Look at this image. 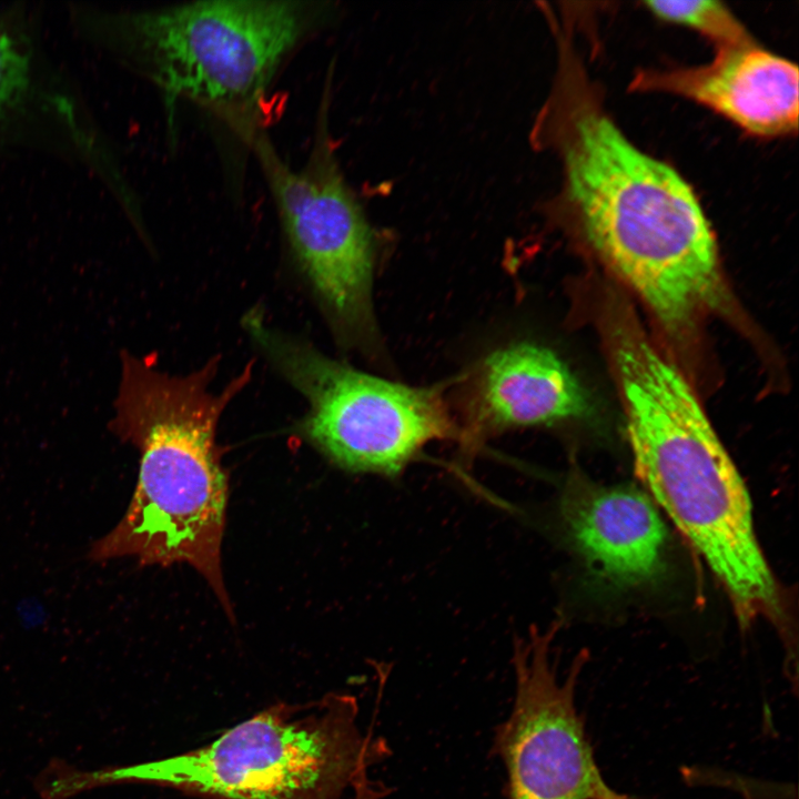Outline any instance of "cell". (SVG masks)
I'll return each instance as SVG.
<instances>
[{"instance_id": "obj_1", "label": "cell", "mask_w": 799, "mask_h": 799, "mask_svg": "<svg viewBox=\"0 0 799 799\" xmlns=\"http://www.w3.org/2000/svg\"><path fill=\"white\" fill-rule=\"evenodd\" d=\"M558 48L555 84L533 138L559 155L560 204L604 263L681 337L726 295L709 222L688 183L635 146L596 104L570 47Z\"/></svg>"}, {"instance_id": "obj_2", "label": "cell", "mask_w": 799, "mask_h": 799, "mask_svg": "<svg viewBox=\"0 0 799 799\" xmlns=\"http://www.w3.org/2000/svg\"><path fill=\"white\" fill-rule=\"evenodd\" d=\"M635 472L719 579L744 627L778 620V585L747 487L679 370L627 314L610 320Z\"/></svg>"}, {"instance_id": "obj_3", "label": "cell", "mask_w": 799, "mask_h": 799, "mask_svg": "<svg viewBox=\"0 0 799 799\" xmlns=\"http://www.w3.org/2000/svg\"><path fill=\"white\" fill-rule=\"evenodd\" d=\"M218 366L219 357H212L194 372L171 375L152 357L122 352L110 428L139 449V478L123 518L93 544L90 558L188 563L204 576L233 619L221 572L227 478L216 428L226 406L249 383L253 365L213 392Z\"/></svg>"}, {"instance_id": "obj_4", "label": "cell", "mask_w": 799, "mask_h": 799, "mask_svg": "<svg viewBox=\"0 0 799 799\" xmlns=\"http://www.w3.org/2000/svg\"><path fill=\"white\" fill-rule=\"evenodd\" d=\"M85 44L149 81L172 101L213 111L240 135L286 59L336 17L330 1L200 0L112 8L69 2Z\"/></svg>"}, {"instance_id": "obj_5", "label": "cell", "mask_w": 799, "mask_h": 799, "mask_svg": "<svg viewBox=\"0 0 799 799\" xmlns=\"http://www.w3.org/2000/svg\"><path fill=\"white\" fill-rule=\"evenodd\" d=\"M358 702L330 692L307 704H274L212 742L166 758L93 770L74 768L79 795L150 785L204 799H342L357 776L392 750L374 727L358 726Z\"/></svg>"}, {"instance_id": "obj_6", "label": "cell", "mask_w": 799, "mask_h": 799, "mask_svg": "<svg viewBox=\"0 0 799 799\" xmlns=\"http://www.w3.org/2000/svg\"><path fill=\"white\" fill-rule=\"evenodd\" d=\"M242 326L309 404L295 429L340 468L398 476L429 443L461 438L444 384L412 386L360 371L272 326L251 307Z\"/></svg>"}, {"instance_id": "obj_7", "label": "cell", "mask_w": 799, "mask_h": 799, "mask_svg": "<svg viewBox=\"0 0 799 799\" xmlns=\"http://www.w3.org/2000/svg\"><path fill=\"white\" fill-rule=\"evenodd\" d=\"M330 89L328 84L301 168L282 158L263 127L244 142L266 182L291 255L336 340L372 353L380 348L373 299L377 240L336 156Z\"/></svg>"}, {"instance_id": "obj_8", "label": "cell", "mask_w": 799, "mask_h": 799, "mask_svg": "<svg viewBox=\"0 0 799 799\" xmlns=\"http://www.w3.org/2000/svg\"><path fill=\"white\" fill-rule=\"evenodd\" d=\"M42 10L0 1V159L40 154L94 179L127 218L142 208L120 153L79 82L45 43Z\"/></svg>"}, {"instance_id": "obj_9", "label": "cell", "mask_w": 799, "mask_h": 799, "mask_svg": "<svg viewBox=\"0 0 799 799\" xmlns=\"http://www.w3.org/2000/svg\"><path fill=\"white\" fill-rule=\"evenodd\" d=\"M558 623L515 640V695L508 717L494 728L489 757L505 769L506 799H631L601 775L575 702L587 651L557 675L552 645Z\"/></svg>"}, {"instance_id": "obj_10", "label": "cell", "mask_w": 799, "mask_h": 799, "mask_svg": "<svg viewBox=\"0 0 799 799\" xmlns=\"http://www.w3.org/2000/svg\"><path fill=\"white\" fill-rule=\"evenodd\" d=\"M558 512L570 546L605 584L638 587L665 569L667 528L645 490L573 473L562 489Z\"/></svg>"}, {"instance_id": "obj_11", "label": "cell", "mask_w": 799, "mask_h": 799, "mask_svg": "<svg viewBox=\"0 0 799 799\" xmlns=\"http://www.w3.org/2000/svg\"><path fill=\"white\" fill-rule=\"evenodd\" d=\"M631 89L691 99L747 132L773 136L798 125V68L754 40L717 48L705 65L640 71Z\"/></svg>"}, {"instance_id": "obj_12", "label": "cell", "mask_w": 799, "mask_h": 799, "mask_svg": "<svg viewBox=\"0 0 799 799\" xmlns=\"http://www.w3.org/2000/svg\"><path fill=\"white\" fill-rule=\"evenodd\" d=\"M468 426L462 438L581 418L591 409L588 393L550 348L529 341L495 350L482 363Z\"/></svg>"}, {"instance_id": "obj_13", "label": "cell", "mask_w": 799, "mask_h": 799, "mask_svg": "<svg viewBox=\"0 0 799 799\" xmlns=\"http://www.w3.org/2000/svg\"><path fill=\"white\" fill-rule=\"evenodd\" d=\"M645 4L660 19L699 31L717 48L754 40L739 20L718 1H647Z\"/></svg>"}, {"instance_id": "obj_14", "label": "cell", "mask_w": 799, "mask_h": 799, "mask_svg": "<svg viewBox=\"0 0 799 799\" xmlns=\"http://www.w3.org/2000/svg\"><path fill=\"white\" fill-rule=\"evenodd\" d=\"M354 799H384L394 790L381 780H372L367 771L362 772L352 786Z\"/></svg>"}, {"instance_id": "obj_15", "label": "cell", "mask_w": 799, "mask_h": 799, "mask_svg": "<svg viewBox=\"0 0 799 799\" xmlns=\"http://www.w3.org/2000/svg\"><path fill=\"white\" fill-rule=\"evenodd\" d=\"M744 799H755L748 791L742 792Z\"/></svg>"}]
</instances>
